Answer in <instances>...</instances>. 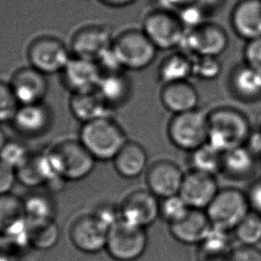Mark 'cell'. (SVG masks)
<instances>
[{
	"label": "cell",
	"mask_w": 261,
	"mask_h": 261,
	"mask_svg": "<svg viewBox=\"0 0 261 261\" xmlns=\"http://www.w3.org/2000/svg\"><path fill=\"white\" fill-rule=\"evenodd\" d=\"M160 98L162 106L172 115L199 109L200 95L190 81L162 84Z\"/></svg>",
	"instance_id": "cell-22"
},
{
	"label": "cell",
	"mask_w": 261,
	"mask_h": 261,
	"mask_svg": "<svg viewBox=\"0 0 261 261\" xmlns=\"http://www.w3.org/2000/svg\"><path fill=\"white\" fill-rule=\"evenodd\" d=\"M185 174L177 164L170 160L156 161L147 168L148 190L160 200L179 194Z\"/></svg>",
	"instance_id": "cell-15"
},
{
	"label": "cell",
	"mask_w": 261,
	"mask_h": 261,
	"mask_svg": "<svg viewBox=\"0 0 261 261\" xmlns=\"http://www.w3.org/2000/svg\"><path fill=\"white\" fill-rule=\"evenodd\" d=\"M228 89L236 100L256 103L261 100V73L244 63L232 68L228 76Z\"/></svg>",
	"instance_id": "cell-21"
},
{
	"label": "cell",
	"mask_w": 261,
	"mask_h": 261,
	"mask_svg": "<svg viewBox=\"0 0 261 261\" xmlns=\"http://www.w3.org/2000/svg\"><path fill=\"white\" fill-rule=\"evenodd\" d=\"M15 174L17 181L30 188L45 186L48 181L59 176L55 172L47 152L33 153L30 160L15 171Z\"/></svg>",
	"instance_id": "cell-25"
},
{
	"label": "cell",
	"mask_w": 261,
	"mask_h": 261,
	"mask_svg": "<svg viewBox=\"0 0 261 261\" xmlns=\"http://www.w3.org/2000/svg\"><path fill=\"white\" fill-rule=\"evenodd\" d=\"M111 109L124 105L132 94V83L124 72L102 75L97 90Z\"/></svg>",
	"instance_id": "cell-26"
},
{
	"label": "cell",
	"mask_w": 261,
	"mask_h": 261,
	"mask_svg": "<svg viewBox=\"0 0 261 261\" xmlns=\"http://www.w3.org/2000/svg\"><path fill=\"white\" fill-rule=\"evenodd\" d=\"M47 153L55 172L67 181H80L87 177L97 162L79 140L61 141L52 146Z\"/></svg>",
	"instance_id": "cell-3"
},
{
	"label": "cell",
	"mask_w": 261,
	"mask_h": 261,
	"mask_svg": "<svg viewBox=\"0 0 261 261\" xmlns=\"http://www.w3.org/2000/svg\"><path fill=\"white\" fill-rule=\"evenodd\" d=\"M91 213L109 230L121 220L120 206L111 202L99 204Z\"/></svg>",
	"instance_id": "cell-40"
},
{
	"label": "cell",
	"mask_w": 261,
	"mask_h": 261,
	"mask_svg": "<svg viewBox=\"0 0 261 261\" xmlns=\"http://www.w3.org/2000/svg\"><path fill=\"white\" fill-rule=\"evenodd\" d=\"M190 153L191 156L189 163L191 170L214 176L222 173L223 152L215 149L213 146L206 143Z\"/></svg>",
	"instance_id": "cell-32"
},
{
	"label": "cell",
	"mask_w": 261,
	"mask_h": 261,
	"mask_svg": "<svg viewBox=\"0 0 261 261\" xmlns=\"http://www.w3.org/2000/svg\"><path fill=\"white\" fill-rule=\"evenodd\" d=\"M8 138L7 134L5 133V130L0 127V151L1 149L4 148L6 143L8 142Z\"/></svg>",
	"instance_id": "cell-47"
},
{
	"label": "cell",
	"mask_w": 261,
	"mask_h": 261,
	"mask_svg": "<svg viewBox=\"0 0 261 261\" xmlns=\"http://www.w3.org/2000/svg\"><path fill=\"white\" fill-rule=\"evenodd\" d=\"M230 261H261V250L257 246H241L234 248L230 254Z\"/></svg>",
	"instance_id": "cell-42"
},
{
	"label": "cell",
	"mask_w": 261,
	"mask_h": 261,
	"mask_svg": "<svg viewBox=\"0 0 261 261\" xmlns=\"http://www.w3.org/2000/svg\"><path fill=\"white\" fill-rule=\"evenodd\" d=\"M32 155L33 153L24 142L8 140L0 151V161L16 171L30 160Z\"/></svg>",
	"instance_id": "cell-35"
},
{
	"label": "cell",
	"mask_w": 261,
	"mask_h": 261,
	"mask_svg": "<svg viewBox=\"0 0 261 261\" xmlns=\"http://www.w3.org/2000/svg\"><path fill=\"white\" fill-rule=\"evenodd\" d=\"M79 141L97 161H113L128 139L111 115L83 123Z\"/></svg>",
	"instance_id": "cell-2"
},
{
	"label": "cell",
	"mask_w": 261,
	"mask_h": 261,
	"mask_svg": "<svg viewBox=\"0 0 261 261\" xmlns=\"http://www.w3.org/2000/svg\"><path fill=\"white\" fill-rule=\"evenodd\" d=\"M246 194L250 211L261 216V179L250 185Z\"/></svg>",
	"instance_id": "cell-44"
},
{
	"label": "cell",
	"mask_w": 261,
	"mask_h": 261,
	"mask_svg": "<svg viewBox=\"0 0 261 261\" xmlns=\"http://www.w3.org/2000/svg\"><path fill=\"white\" fill-rule=\"evenodd\" d=\"M112 50L123 70L141 71L152 64L159 49L142 29L130 28L115 36Z\"/></svg>",
	"instance_id": "cell-4"
},
{
	"label": "cell",
	"mask_w": 261,
	"mask_h": 261,
	"mask_svg": "<svg viewBox=\"0 0 261 261\" xmlns=\"http://www.w3.org/2000/svg\"><path fill=\"white\" fill-rule=\"evenodd\" d=\"M25 221L22 199L12 192L0 195V234L7 236Z\"/></svg>",
	"instance_id": "cell-31"
},
{
	"label": "cell",
	"mask_w": 261,
	"mask_h": 261,
	"mask_svg": "<svg viewBox=\"0 0 261 261\" xmlns=\"http://www.w3.org/2000/svg\"><path fill=\"white\" fill-rule=\"evenodd\" d=\"M167 136L177 149L192 152L207 143V113L197 109L173 115L167 123Z\"/></svg>",
	"instance_id": "cell-5"
},
{
	"label": "cell",
	"mask_w": 261,
	"mask_h": 261,
	"mask_svg": "<svg viewBox=\"0 0 261 261\" xmlns=\"http://www.w3.org/2000/svg\"><path fill=\"white\" fill-rule=\"evenodd\" d=\"M192 57L185 51H174L163 58L158 67V79L162 84L189 81L192 77Z\"/></svg>",
	"instance_id": "cell-28"
},
{
	"label": "cell",
	"mask_w": 261,
	"mask_h": 261,
	"mask_svg": "<svg viewBox=\"0 0 261 261\" xmlns=\"http://www.w3.org/2000/svg\"><path fill=\"white\" fill-rule=\"evenodd\" d=\"M108 232L109 229L91 213L82 215L73 220L70 226L69 237L77 250L95 254L105 250Z\"/></svg>",
	"instance_id": "cell-13"
},
{
	"label": "cell",
	"mask_w": 261,
	"mask_h": 261,
	"mask_svg": "<svg viewBox=\"0 0 261 261\" xmlns=\"http://www.w3.org/2000/svg\"><path fill=\"white\" fill-rule=\"evenodd\" d=\"M16 181L15 171L0 161V195L11 192Z\"/></svg>",
	"instance_id": "cell-43"
},
{
	"label": "cell",
	"mask_w": 261,
	"mask_h": 261,
	"mask_svg": "<svg viewBox=\"0 0 261 261\" xmlns=\"http://www.w3.org/2000/svg\"><path fill=\"white\" fill-rule=\"evenodd\" d=\"M29 65L45 75L61 73L72 58L70 47L58 37L40 35L30 42L26 50Z\"/></svg>",
	"instance_id": "cell-7"
},
{
	"label": "cell",
	"mask_w": 261,
	"mask_h": 261,
	"mask_svg": "<svg viewBox=\"0 0 261 261\" xmlns=\"http://www.w3.org/2000/svg\"><path fill=\"white\" fill-rule=\"evenodd\" d=\"M213 227L232 232L250 212L246 192L240 189H220L206 210Z\"/></svg>",
	"instance_id": "cell-8"
},
{
	"label": "cell",
	"mask_w": 261,
	"mask_h": 261,
	"mask_svg": "<svg viewBox=\"0 0 261 261\" xmlns=\"http://www.w3.org/2000/svg\"><path fill=\"white\" fill-rule=\"evenodd\" d=\"M192 77L201 81H213L222 72V64L219 58L208 56L192 57Z\"/></svg>",
	"instance_id": "cell-37"
},
{
	"label": "cell",
	"mask_w": 261,
	"mask_h": 261,
	"mask_svg": "<svg viewBox=\"0 0 261 261\" xmlns=\"http://www.w3.org/2000/svg\"><path fill=\"white\" fill-rule=\"evenodd\" d=\"M148 241L146 229L120 220L109 229L105 250L116 260L135 261L145 253Z\"/></svg>",
	"instance_id": "cell-9"
},
{
	"label": "cell",
	"mask_w": 261,
	"mask_h": 261,
	"mask_svg": "<svg viewBox=\"0 0 261 261\" xmlns=\"http://www.w3.org/2000/svg\"><path fill=\"white\" fill-rule=\"evenodd\" d=\"M102 4L106 5L110 8H125L130 5L134 4L136 0H98Z\"/></svg>",
	"instance_id": "cell-46"
},
{
	"label": "cell",
	"mask_w": 261,
	"mask_h": 261,
	"mask_svg": "<svg viewBox=\"0 0 261 261\" xmlns=\"http://www.w3.org/2000/svg\"><path fill=\"white\" fill-rule=\"evenodd\" d=\"M112 31L103 24L82 26L73 33L69 47L72 56L96 61L112 46Z\"/></svg>",
	"instance_id": "cell-12"
},
{
	"label": "cell",
	"mask_w": 261,
	"mask_h": 261,
	"mask_svg": "<svg viewBox=\"0 0 261 261\" xmlns=\"http://www.w3.org/2000/svg\"><path fill=\"white\" fill-rule=\"evenodd\" d=\"M258 130H259V132H260V134H261V123H260V126H259V128H258Z\"/></svg>",
	"instance_id": "cell-49"
},
{
	"label": "cell",
	"mask_w": 261,
	"mask_h": 261,
	"mask_svg": "<svg viewBox=\"0 0 261 261\" xmlns=\"http://www.w3.org/2000/svg\"><path fill=\"white\" fill-rule=\"evenodd\" d=\"M68 108L73 117L82 124L103 116H111L112 110L97 91L71 93Z\"/></svg>",
	"instance_id": "cell-23"
},
{
	"label": "cell",
	"mask_w": 261,
	"mask_h": 261,
	"mask_svg": "<svg viewBox=\"0 0 261 261\" xmlns=\"http://www.w3.org/2000/svg\"><path fill=\"white\" fill-rule=\"evenodd\" d=\"M230 24L245 41L261 37V0H238L230 14Z\"/></svg>",
	"instance_id": "cell-19"
},
{
	"label": "cell",
	"mask_w": 261,
	"mask_h": 261,
	"mask_svg": "<svg viewBox=\"0 0 261 261\" xmlns=\"http://www.w3.org/2000/svg\"><path fill=\"white\" fill-rule=\"evenodd\" d=\"M229 46V36L220 24L207 22L187 30L181 47L192 57L208 56L219 58Z\"/></svg>",
	"instance_id": "cell-10"
},
{
	"label": "cell",
	"mask_w": 261,
	"mask_h": 261,
	"mask_svg": "<svg viewBox=\"0 0 261 261\" xmlns=\"http://www.w3.org/2000/svg\"><path fill=\"white\" fill-rule=\"evenodd\" d=\"M171 236L178 243L200 245L213 228L205 211L191 208L180 221L168 225Z\"/></svg>",
	"instance_id": "cell-20"
},
{
	"label": "cell",
	"mask_w": 261,
	"mask_h": 261,
	"mask_svg": "<svg viewBox=\"0 0 261 261\" xmlns=\"http://www.w3.org/2000/svg\"><path fill=\"white\" fill-rule=\"evenodd\" d=\"M232 232L241 245L257 246L261 243V216L250 211Z\"/></svg>",
	"instance_id": "cell-34"
},
{
	"label": "cell",
	"mask_w": 261,
	"mask_h": 261,
	"mask_svg": "<svg viewBox=\"0 0 261 261\" xmlns=\"http://www.w3.org/2000/svg\"><path fill=\"white\" fill-rule=\"evenodd\" d=\"M256 160L245 145L228 150L223 153L222 174L232 180H247L255 174Z\"/></svg>",
	"instance_id": "cell-27"
},
{
	"label": "cell",
	"mask_w": 261,
	"mask_h": 261,
	"mask_svg": "<svg viewBox=\"0 0 261 261\" xmlns=\"http://www.w3.org/2000/svg\"><path fill=\"white\" fill-rule=\"evenodd\" d=\"M231 232L213 227L203 242L199 245L200 261L229 257L234 249L232 247Z\"/></svg>",
	"instance_id": "cell-30"
},
{
	"label": "cell",
	"mask_w": 261,
	"mask_h": 261,
	"mask_svg": "<svg viewBox=\"0 0 261 261\" xmlns=\"http://www.w3.org/2000/svg\"><path fill=\"white\" fill-rule=\"evenodd\" d=\"M219 190L216 176L191 170L185 174L179 195L190 208L206 211Z\"/></svg>",
	"instance_id": "cell-16"
},
{
	"label": "cell",
	"mask_w": 261,
	"mask_h": 261,
	"mask_svg": "<svg viewBox=\"0 0 261 261\" xmlns=\"http://www.w3.org/2000/svg\"><path fill=\"white\" fill-rule=\"evenodd\" d=\"M26 220L30 225L55 221L57 205L48 193L32 192L22 199Z\"/></svg>",
	"instance_id": "cell-29"
},
{
	"label": "cell",
	"mask_w": 261,
	"mask_h": 261,
	"mask_svg": "<svg viewBox=\"0 0 261 261\" xmlns=\"http://www.w3.org/2000/svg\"><path fill=\"white\" fill-rule=\"evenodd\" d=\"M190 210V207L179 194L160 200V218L168 225L180 221L187 215Z\"/></svg>",
	"instance_id": "cell-36"
},
{
	"label": "cell",
	"mask_w": 261,
	"mask_h": 261,
	"mask_svg": "<svg viewBox=\"0 0 261 261\" xmlns=\"http://www.w3.org/2000/svg\"><path fill=\"white\" fill-rule=\"evenodd\" d=\"M207 143L223 153L245 145L252 132L248 116L233 107H218L207 113Z\"/></svg>",
	"instance_id": "cell-1"
},
{
	"label": "cell",
	"mask_w": 261,
	"mask_h": 261,
	"mask_svg": "<svg viewBox=\"0 0 261 261\" xmlns=\"http://www.w3.org/2000/svg\"><path fill=\"white\" fill-rule=\"evenodd\" d=\"M52 121L50 108L45 102H41L19 105L10 123L19 135L31 138L46 134Z\"/></svg>",
	"instance_id": "cell-18"
},
{
	"label": "cell",
	"mask_w": 261,
	"mask_h": 261,
	"mask_svg": "<svg viewBox=\"0 0 261 261\" xmlns=\"http://www.w3.org/2000/svg\"><path fill=\"white\" fill-rule=\"evenodd\" d=\"M179 10L180 12L177 13L178 16L186 31L193 29L207 21L206 19L208 15L195 2L179 8Z\"/></svg>",
	"instance_id": "cell-39"
},
{
	"label": "cell",
	"mask_w": 261,
	"mask_h": 261,
	"mask_svg": "<svg viewBox=\"0 0 261 261\" xmlns=\"http://www.w3.org/2000/svg\"><path fill=\"white\" fill-rule=\"evenodd\" d=\"M142 29L159 50L181 47L186 33L177 13L168 8H156L147 13Z\"/></svg>",
	"instance_id": "cell-6"
},
{
	"label": "cell",
	"mask_w": 261,
	"mask_h": 261,
	"mask_svg": "<svg viewBox=\"0 0 261 261\" xmlns=\"http://www.w3.org/2000/svg\"><path fill=\"white\" fill-rule=\"evenodd\" d=\"M148 161V154L144 147L138 142L128 140L113 160V163L120 176L135 179L146 171Z\"/></svg>",
	"instance_id": "cell-24"
},
{
	"label": "cell",
	"mask_w": 261,
	"mask_h": 261,
	"mask_svg": "<svg viewBox=\"0 0 261 261\" xmlns=\"http://www.w3.org/2000/svg\"><path fill=\"white\" fill-rule=\"evenodd\" d=\"M195 3L199 5L207 15H211L221 6L223 0H196Z\"/></svg>",
	"instance_id": "cell-45"
},
{
	"label": "cell",
	"mask_w": 261,
	"mask_h": 261,
	"mask_svg": "<svg viewBox=\"0 0 261 261\" xmlns=\"http://www.w3.org/2000/svg\"><path fill=\"white\" fill-rule=\"evenodd\" d=\"M243 63L261 73V37L246 41L243 47Z\"/></svg>",
	"instance_id": "cell-41"
},
{
	"label": "cell",
	"mask_w": 261,
	"mask_h": 261,
	"mask_svg": "<svg viewBox=\"0 0 261 261\" xmlns=\"http://www.w3.org/2000/svg\"><path fill=\"white\" fill-rule=\"evenodd\" d=\"M160 199L148 189L134 191L120 205L121 220L146 229L160 218Z\"/></svg>",
	"instance_id": "cell-11"
},
{
	"label": "cell",
	"mask_w": 261,
	"mask_h": 261,
	"mask_svg": "<svg viewBox=\"0 0 261 261\" xmlns=\"http://www.w3.org/2000/svg\"><path fill=\"white\" fill-rule=\"evenodd\" d=\"M60 74L62 83L70 93L96 91L102 77L96 61L73 56Z\"/></svg>",
	"instance_id": "cell-17"
},
{
	"label": "cell",
	"mask_w": 261,
	"mask_h": 261,
	"mask_svg": "<svg viewBox=\"0 0 261 261\" xmlns=\"http://www.w3.org/2000/svg\"><path fill=\"white\" fill-rule=\"evenodd\" d=\"M30 246L39 250L53 249L60 239V229L56 221L30 225Z\"/></svg>",
	"instance_id": "cell-33"
},
{
	"label": "cell",
	"mask_w": 261,
	"mask_h": 261,
	"mask_svg": "<svg viewBox=\"0 0 261 261\" xmlns=\"http://www.w3.org/2000/svg\"><path fill=\"white\" fill-rule=\"evenodd\" d=\"M8 83L19 105L45 102L48 91L47 76L33 66L16 70Z\"/></svg>",
	"instance_id": "cell-14"
},
{
	"label": "cell",
	"mask_w": 261,
	"mask_h": 261,
	"mask_svg": "<svg viewBox=\"0 0 261 261\" xmlns=\"http://www.w3.org/2000/svg\"><path fill=\"white\" fill-rule=\"evenodd\" d=\"M18 107L9 83L0 80V124L11 123Z\"/></svg>",
	"instance_id": "cell-38"
},
{
	"label": "cell",
	"mask_w": 261,
	"mask_h": 261,
	"mask_svg": "<svg viewBox=\"0 0 261 261\" xmlns=\"http://www.w3.org/2000/svg\"><path fill=\"white\" fill-rule=\"evenodd\" d=\"M230 257V256H229ZM229 257H221V258H217V259H212V260L208 261H230Z\"/></svg>",
	"instance_id": "cell-48"
}]
</instances>
